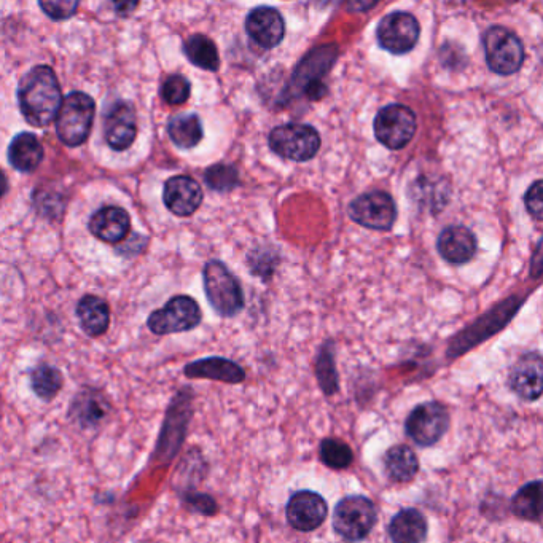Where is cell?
Returning a JSON list of instances; mask_svg holds the SVG:
<instances>
[{
	"mask_svg": "<svg viewBox=\"0 0 543 543\" xmlns=\"http://www.w3.org/2000/svg\"><path fill=\"white\" fill-rule=\"evenodd\" d=\"M18 104L24 120L34 128L55 122L63 104L58 77L50 66L32 67L18 85Z\"/></svg>",
	"mask_w": 543,
	"mask_h": 543,
	"instance_id": "1",
	"label": "cell"
},
{
	"mask_svg": "<svg viewBox=\"0 0 543 543\" xmlns=\"http://www.w3.org/2000/svg\"><path fill=\"white\" fill-rule=\"evenodd\" d=\"M96 102L82 91H72L63 99L58 117L56 134L67 147L85 144L93 129Z\"/></svg>",
	"mask_w": 543,
	"mask_h": 543,
	"instance_id": "2",
	"label": "cell"
},
{
	"mask_svg": "<svg viewBox=\"0 0 543 543\" xmlns=\"http://www.w3.org/2000/svg\"><path fill=\"white\" fill-rule=\"evenodd\" d=\"M204 292L209 305L222 317L238 316L244 308L243 287L225 263L211 260L203 270Z\"/></svg>",
	"mask_w": 543,
	"mask_h": 543,
	"instance_id": "3",
	"label": "cell"
},
{
	"mask_svg": "<svg viewBox=\"0 0 543 543\" xmlns=\"http://www.w3.org/2000/svg\"><path fill=\"white\" fill-rule=\"evenodd\" d=\"M378 521L375 504L365 496H349L336 504L333 529L348 542H359L368 537Z\"/></svg>",
	"mask_w": 543,
	"mask_h": 543,
	"instance_id": "4",
	"label": "cell"
},
{
	"mask_svg": "<svg viewBox=\"0 0 543 543\" xmlns=\"http://www.w3.org/2000/svg\"><path fill=\"white\" fill-rule=\"evenodd\" d=\"M268 144L279 157L303 163L316 157L321 149V136L314 126L287 123L271 131Z\"/></svg>",
	"mask_w": 543,
	"mask_h": 543,
	"instance_id": "5",
	"label": "cell"
},
{
	"mask_svg": "<svg viewBox=\"0 0 543 543\" xmlns=\"http://www.w3.org/2000/svg\"><path fill=\"white\" fill-rule=\"evenodd\" d=\"M336 58H338V48L333 43L332 45H321V47L309 51L293 72V90L305 94L306 98L311 101L324 98L327 86L324 85L322 79L329 74Z\"/></svg>",
	"mask_w": 543,
	"mask_h": 543,
	"instance_id": "6",
	"label": "cell"
},
{
	"mask_svg": "<svg viewBox=\"0 0 543 543\" xmlns=\"http://www.w3.org/2000/svg\"><path fill=\"white\" fill-rule=\"evenodd\" d=\"M486 63L497 75H513L524 61V47L520 37L504 26H491L483 36Z\"/></svg>",
	"mask_w": 543,
	"mask_h": 543,
	"instance_id": "7",
	"label": "cell"
},
{
	"mask_svg": "<svg viewBox=\"0 0 543 543\" xmlns=\"http://www.w3.org/2000/svg\"><path fill=\"white\" fill-rule=\"evenodd\" d=\"M521 303L523 300H516V297H512L491 309L486 316L480 317L475 324L470 325L469 329H465L451 341L448 357L458 359L464 352L470 351L481 341L488 340L489 336L504 329L510 319L515 316L516 311L520 309Z\"/></svg>",
	"mask_w": 543,
	"mask_h": 543,
	"instance_id": "8",
	"label": "cell"
},
{
	"mask_svg": "<svg viewBox=\"0 0 543 543\" xmlns=\"http://www.w3.org/2000/svg\"><path fill=\"white\" fill-rule=\"evenodd\" d=\"M375 137L389 150L407 147L418 129L415 112L403 104H389L379 110L375 117Z\"/></svg>",
	"mask_w": 543,
	"mask_h": 543,
	"instance_id": "9",
	"label": "cell"
},
{
	"mask_svg": "<svg viewBox=\"0 0 543 543\" xmlns=\"http://www.w3.org/2000/svg\"><path fill=\"white\" fill-rule=\"evenodd\" d=\"M192 418V397L190 392L179 391L172 399L168 411H166L165 424L158 438L155 459L161 464L171 462L184 442L188 421Z\"/></svg>",
	"mask_w": 543,
	"mask_h": 543,
	"instance_id": "10",
	"label": "cell"
},
{
	"mask_svg": "<svg viewBox=\"0 0 543 543\" xmlns=\"http://www.w3.org/2000/svg\"><path fill=\"white\" fill-rule=\"evenodd\" d=\"M200 306L187 295L171 298L165 306L153 311L147 321V327L155 335L190 332L201 324Z\"/></svg>",
	"mask_w": 543,
	"mask_h": 543,
	"instance_id": "11",
	"label": "cell"
},
{
	"mask_svg": "<svg viewBox=\"0 0 543 543\" xmlns=\"http://www.w3.org/2000/svg\"><path fill=\"white\" fill-rule=\"evenodd\" d=\"M450 429V413L442 403L424 402L411 410L405 421L408 437L416 445L434 446Z\"/></svg>",
	"mask_w": 543,
	"mask_h": 543,
	"instance_id": "12",
	"label": "cell"
},
{
	"mask_svg": "<svg viewBox=\"0 0 543 543\" xmlns=\"http://www.w3.org/2000/svg\"><path fill=\"white\" fill-rule=\"evenodd\" d=\"M421 26L415 15L394 12L384 16L376 29L379 47L391 55H407L418 43Z\"/></svg>",
	"mask_w": 543,
	"mask_h": 543,
	"instance_id": "13",
	"label": "cell"
},
{
	"mask_svg": "<svg viewBox=\"0 0 543 543\" xmlns=\"http://www.w3.org/2000/svg\"><path fill=\"white\" fill-rule=\"evenodd\" d=\"M349 217L368 230L389 231L397 220V206L389 193L368 192L349 204Z\"/></svg>",
	"mask_w": 543,
	"mask_h": 543,
	"instance_id": "14",
	"label": "cell"
},
{
	"mask_svg": "<svg viewBox=\"0 0 543 543\" xmlns=\"http://www.w3.org/2000/svg\"><path fill=\"white\" fill-rule=\"evenodd\" d=\"M112 415V403L106 392L96 387H85L77 392L69 407V419L80 429H98Z\"/></svg>",
	"mask_w": 543,
	"mask_h": 543,
	"instance_id": "15",
	"label": "cell"
},
{
	"mask_svg": "<svg viewBox=\"0 0 543 543\" xmlns=\"http://www.w3.org/2000/svg\"><path fill=\"white\" fill-rule=\"evenodd\" d=\"M104 137L110 149L125 152L137 137V115L133 104L115 101L104 115Z\"/></svg>",
	"mask_w": 543,
	"mask_h": 543,
	"instance_id": "16",
	"label": "cell"
},
{
	"mask_svg": "<svg viewBox=\"0 0 543 543\" xmlns=\"http://www.w3.org/2000/svg\"><path fill=\"white\" fill-rule=\"evenodd\" d=\"M329 507L324 497L314 491H298L286 505V516L290 526L300 532L316 531L327 520Z\"/></svg>",
	"mask_w": 543,
	"mask_h": 543,
	"instance_id": "17",
	"label": "cell"
},
{
	"mask_svg": "<svg viewBox=\"0 0 543 543\" xmlns=\"http://www.w3.org/2000/svg\"><path fill=\"white\" fill-rule=\"evenodd\" d=\"M543 364L539 352H529L516 360L508 375V386L520 399L536 402L542 395Z\"/></svg>",
	"mask_w": 543,
	"mask_h": 543,
	"instance_id": "18",
	"label": "cell"
},
{
	"mask_svg": "<svg viewBox=\"0 0 543 543\" xmlns=\"http://www.w3.org/2000/svg\"><path fill=\"white\" fill-rule=\"evenodd\" d=\"M246 32L258 47L271 50L278 47L286 36V23L276 8L257 7L247 15Z\"/></svg>",
	"mask_w": 543,
	"mask_h": 543,
	"instance_id": "19",
	"label": "cell"
},
{
	"mask_svg": "<svg viewBox=\"0 0 543 543\" xmlns=\"http://www.w3.org/2000/svg\"><path fill=\"white\" fill-rule=\"evenodd\" d=\"M163 203L177 217H190L203 203V190L192 177L174 176L166 180Z\"/></svg>",
	"mask_w": 543,
	"mask_h": 543,
	"instance_id": "20",
	"label": "cell"
},
{
	"mask_svg": "<svg viewBox=\"0 0 543 543\" xmlns=\"http://www.w3.org/2000/svg\"><path fill=\"white\" fill-rule=\"evenodd\" d=\"M88 230L102 243H122L131 231V217L123 208L104 206L91 215Z\"/></svg>",
	"mask_w": 543,
	"mask_h": 543,
	"instance_id": "21",
	"label": "cell"
},
{
	"mask_svg": "<svg viewBox=\"0 0 543 543\" xmlns=\"http://www.w3.org/2000/svg\"><path fill=\"white\" fill-rule=\"evenodd\" d=\"M437 251L445 262L464 265L477 254V238L467 227L450 225L438 236Z\"/></svg>",
	"mask_w": 543,
	"mask_h": 543,
	"instance_id": "22",
	"label": "cell"
},
{
	"mask_svg": "<svg viewBox=\"0 0 543 543\" xmlns=\"http://www.w3.org/2000/svg\"><path fill=\"white\" fill-rule=\"evenodd\" d=\"M184 373L187 378L212 379L227 384L243 383L246 379V372L241 365L223 357L195 360L184 368Z\"/></svg>",
	"mask_w": 543,
	"mask_h": 543,
	"instance_id": "23",
	"label": "cell"
},
{
	"mask_svg": "<svg viewBox=\"0 0 543 543\" xmlns=\"http://www.w3.org/2000/svg\"><path fill=\"white\" fill-rule=\"evenodd\" d=\"M8 163L20 172H34L45 157L39 137L32 133H20L8 145Z\"/></svg>",
	"mask_w": 543,
	"mask_h": 543,
	"instance_id": "24",
	"label": "cell"
},
{
	"mask_svg": "<svg viewBox=\"0 0 543 543\" xmlns=\"http://www.w3.org/2000/svg\"><path fill=\"white\" fill-rule=\"evenodd\" d=\"M427 520L416 508H403L389 523V537L394 543H426Z\"/></svg>",
	"mask_w": 543,
	"mask_h": 543,
	"instance_id": "25",
	"label": "cell"
},
{
	"mask_svg": "<svg viewBox=\"0 0 543 543\" xmlns=\"http://www.w3.org/2000/svg\"><path fill=\"white\" fill-rule=\"evenodd\" d=\"M80 329L91 338H98L109 330L110 308L106 300L96 295H85L77 305Z\"/></svg>",
	"mask_w": 543,
	"mask_h": 543,
	"instance_id": "26",
	"label": "cell"
},
{
	"mask_svg": "<svg viewBox=\"0 0 543 543\" xmlns=\"http://www.w3.org/2000/svg\"><path fill=\"white\" fill-rule=\"evenodd\" d=\"M384 472L397 483L413 480L419 472V461L415 451L407 445H395L384 454Z\"/></svg>",
	"mask_w": 543,
	"mask_h": 543,
	"instance_id": "27",
	"label": "cell"
},
{
	"mask_svg": "<svg viewBox=\"0 0 543 543\" xmlns=\"http://www.w3.org/2000/svg\"><path fill=\"white\" fill-rule=\"evenodd\" d=\"M168 134L176 147L190 150L203 141V123L196 114H179L169 120Z\"/></svg>",
	"mask_w": 543,
	"mask_h": 543,
	"instance_id": "28",
	"label": "cell"
},
{
	"mask_svg": "<svg viewBox=\"0 0 543 543\" xmlns=\"http://www.w3.org/2000/svg\"><path fill=\"white\" fill-rule=\"evenodd\" d=\"M184 55L193 66L203 71H219L220 56L217 45L203 34H193L184 42Z\"/></svg>",
	"mask_w": 543,
	"mask_h": 543,
	"instance_id": "29",
	"label": "cell"
},
{
	"mask_svg": "<svg viewBox=\"0 0 543 543\" xmlns=\"http://www.w3.org/2000/svg\"><path fill=\"white\" fill-rule=\"evenodd\" d=\"M31 389L39 399L50 402L61 392L64 386V376L61 370L53 365L40 364L29 373Z\"/></svg>",
	"mask_w": 543,
	"mask_h": 543,
	"instance_id": "30",
	"label": "cell"
},
{
	"mask_svg": "<svg viewBox=\"0 0 543 543\" xmlns=\"http://www.w3.org/2000/svg\"><path fill=\"white\" fill-rule=\"evenodd\" d=\"M540 494L542 481H531L524 485L512 499V512L516 518L524 521H540Z\"/></svg>",
	"mask_w": 543,
	"mask_h": 543,
	"instance_id": "31",
	"label": "cell"
},
{
	"mask_svg": "<svg viewBox=\"0 0 543 543\" xmlns=\"http://www.w3.org/2000/svg\"><path fill=\"white\" fill-rule=\"evenodd\" d=\"M317 381L321 384L325 395H333L338 391V373L335 367L333 343H325L316 359Z\"/></svg>",
	"mask_w": 543,
	"mask_h": 543,
	"instance_id": "32",
	"label": "cell"
},
{
	"mask_svg": "<svg viewBox=\"0 0 543 543\" xmlns=\"http://www.w3.org/2000/svg\"><path fill=\"white\" fill-rule=\"evenodd\" d=\"M321 461L327 467L335 470L348 469L354 461V454L348 443L341 442L338 438H325L321 443Z\"/></svg>",
	"mask_w": 543,
	"mask_h": 543,
	"instance_id": "33",
	"label": "cell"
},
{
	"mask_svg": "<svg viewBox=\"0 0 543 543\" xmlns=\"http://www.w3.org/2000/svg\"><path fill=\"white\" fill-rule=\"evenodd\" d=\"M204 180L215 192H231L239 184L238 169L231 165H214L206 169Z\"/></svg>",
	"mask_w": 543,
	"mask_h": 543,
	"instance_id": "34",
	"label": "cell"
},
{
	"mask_svg": "<svg viewBox=\"0 0 543 543\" xmlns=\"http://www.w3.org/2000/svg\"><path fill=\"white\" fill-rule=\"evenodd\" d=\"M190 93H192V85L184 75H169L161 85V98L169 106H182L190 98Z\"/></svg>",
	"mask_w": 543,
	"mask_h": 543,
	"instance_id": "35",
	"label": "cell"
},
{
	"mask_svg": "<svg viewBox=\"0 0 543 543\" xmlns=\"http://www.w3.org/2000/svg\"><path fill=\"white\" fill-rule=\"evenodd\" d=\"M43 13L55 21L69 20L79 10V2L75 0H51V2H39Z\"/></svg>",
	"mask_w": 543,
	"mask_h": 543,
	"instance_id": "36",
	"label": "cell"
},
{
	"mask_svg": "<svg viewBox=\"0 0 543 543\" xmlns=\"http://www.w3.org/2000/svg\"><path fill=\"white\" fill-rule=\"evenodd\" d=\"M524 204L529 214L536 220L543 219V180L539 179L528 188L524 195Z\"/></svg>",
	"mask_w": 543,
	"mask_h": 543,
	"instance_id": "37",
	"label": "cell"
},
{
	"mask_svg": "<svg viewBox=\"0 0 543 543\" xmlns=\"http://www.w3.org/2000/svg\"><path fill=\"white\" fill-rule=\"evenodd\" d=\"M184 504L192 512L203 513V515L212 516L217 512V504L214 499L206 494H188L184 497Z\"/></svg>",
	"mask_w": 543,
	"mask_h": 543,
	"instance_id": "38",
	"label": "cell"
},
{
	"mask_svg": "<svg viewBox=\"0 0 543 543\" xmlns=\"http://www.w3.org/2000/svg\"><path fill=\"white\" fill-rule=\"evenodd\" d=\"M375 5L376 2H360V4H357V2H351V4H346V8H348V10H352V12H367V10L375 7Z\"/></svg>",
	"mask_w": 543,
	"mask_h": 543,
	"instance_id": "39",
	"label": "cell"
},
{
	"mask_svg": "<svg viewBox=\"0 0 543 543\" xmlns=\"http://www.w3.org/2000/svg\"><path fill=\"white\" fill-rule=\"evenodd\" d=\"M137 2L134 4H129V2H123V4L115 5V10H117L118 15L126 16L128 13L133 12L134 8L137 7Z\"/></svg>",
	"mask_w": 543,
	"mask_h": 543,
	"instance_id": "40",
	"label": "cell"
},
{
	"mask_svg": "<svg viewBox=\"0 0 543 543\" xmlns=\"http://www.w3.org/2000/svg\"><path fill=\"white\" fill-rule=\"evenodd\" d=\"M7 190H8L7 177H5L4 172L0 171V201H2V198H4L5 193H7Z\"/></svg>",
	"mask_w": 543,
	"mask_h": 543,
	"instance_id": "41",
	"label": "cell"
}]
</instances>
